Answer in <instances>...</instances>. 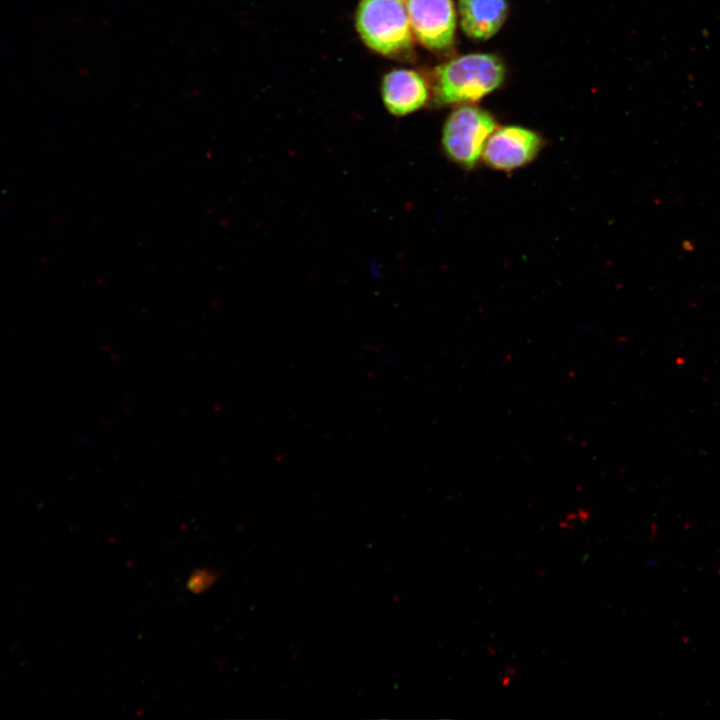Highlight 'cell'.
I'll return each instance as SVG.
<instances>
[{
	"label": "cell",
	"instance_id": "obj_1",
	"mask_svg": "<svg viewBox=\"0 0 720 720\" xmlns=\"http://www.w3.org/2000/svg\"><path fill=\"white\" fill-rule=\"evenodd\" d=\"M504 71L501 60L490 54L473 53L452 59L435 70V101H477L501 85Z\"/></svg>",
	"mask_w": 720,
	"mask_h": 720
},
{
	"label": "cell",
	"instance_id": "obj_2",
	"mask_svg": "<svg viewBox=\"0 0 720 720\" xmlns=\"http://www.w3.org/2000/svg\"><path fill=\"white\" fill-rule=\"evenodd\" d=\"M356 28L372 50L389 56L412 48V30L405 0H360Z\"/></svg>",
	"mask_w": 720,
	"mask_h": 720
},
{
	"label": "cell",
	"instance_id": "obj_3",
	"mask_svg": "<svg viewBox=\"0 0 720 720\" xmlns=\"http://www.w3.org/2000/svg\"><path fill=\"white\" fill-rule=\"evenodd\" d=\"M494 129V118L487 111L461 106L448 116L443 126L444 152L456 164L471 169L478 162Z\"/></svg>",
	"mask_w": 720,
	"mask_h": 720
},
{
	"label": "cell",
	"instance_id": "obj_4",
	"mask_svg": "<svg viewBox=\"0 0 720 720\" xmlns=\"http://www.w3.org/2000/svg\"><path fill=\"white\" fill-rule=\"evenodd\" d=\"M412 33L431 50H443L454 41L456 14L452 0H405Z\"/></svg>",
	"mask_w": 720,
	"mask_h": 720
},
{
	"label": "cell",
	"instance_id": "obj_5",
	"mask_svg": "<svg viewBox=\"0 0 720 720\" xmlns=\"http://www.w3.org/2000/svg\"><path fill=\"white\" fill-rule=\"evenodd\" d=\"M542 147L540 136L530 129L506 126L493 132L483 150L487 166L512 171L531 162Z\"/></svg>",
	"mask_w": 720,
	"mask_h": 720
},
{
	"label": "cell",
	"instance_id": "obj_6",
	"mask_svg": "<svg viewBox=\"0 0 720 720\" xmlns=\"http://www.w3.org/2000/svg\"><path fill=\"white\" fill-rule=\"evenodd\" d=\"M382 97L390 113L402 116L418 110L426 103L428 87L417 72L395 69L383 79Z\"/></svg>",
	"mask_w": 720,
	"mask_h": 720
},
{
	"label": "cell",
	"instance_id": "obj_7",
	"mask_svg": "<svg viewBox=\"0 0 720 720\" xmlns=\"http://www.w3.org/2000/svg\"><path fill=\"white\" fill-rule=\"evenodd\" d=\"M460 23L471 38L485 40L501 28L508 15L506 0H459Z\"/></svg>",
	"mask_w": 720,
	"mask_h": 720
},
{
	"label": "cell",
	"instance_id": "obj_8",
	"mask_svg": "<svg viewBox=\"0 0 720 720\" xmlns=\"http://www.w3.org/2000/svg\"><path fill=\"white\" fill-rule=\"evenodd\" d=\"M217 579L215 572L208 569L195 570L187 582V588L193 593H202Z\"/></svg>",
	"mask_w": 720,
	"mask_h": 720
}]
</instances>
